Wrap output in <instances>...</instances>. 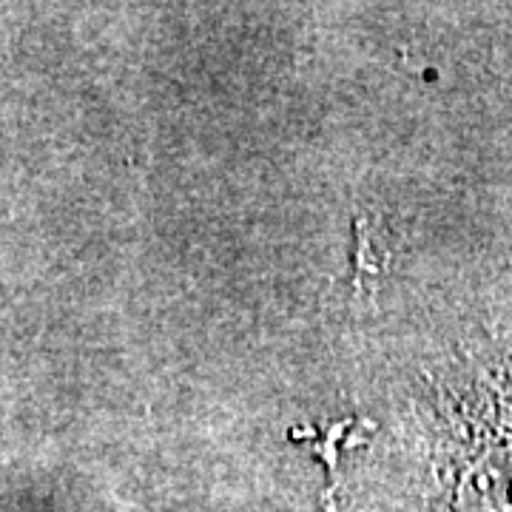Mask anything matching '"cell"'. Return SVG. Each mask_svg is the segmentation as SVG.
<instances>
[{
  "label": "cell",
  "instance_id": "7a4b0ae2",
  "mask_svg": "<svg viewBox=\"0 0 512 512\" xmlns=\"http://www.w3.org/2000/svg\"><path fill=\"white\" fill-rule=\"evenodd\" d=\"M350 421H339V424H333L325 430V439L322 444H313V456H319L325 461V470H328L330 478V490H333V478H336V461H339V444L336 439H342V433L348 430Z\"/></svg>",
  "mask_w": 512,
  "mask_h": 512
},
{
  "label": "cell",
  "instance_id": "6da1fadb",
  "mask_svg": "<svg viewBox=\"0 0 512 512\" xmlns=\"http://www.w3.org/2000/svg\"><path fill=\"white\" fill-rule=\"evenodd\" d=\"M387 271V262L382 254L373 251L370 228L362 217L353 220V291L365 285L367 279H379Z\"/></svg>",
  "mask_w": 512,
  "mask_h": 512
}]
</instances>
